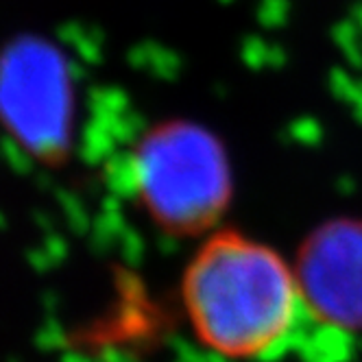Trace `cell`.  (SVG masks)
<instances>
[{
    "instance_id": "obj_1",
    "label": "cell",
    "mask_w": 362,
    "mask_h": 362,
    "mask_svg": "<svg viewBox=\"0 0 362 362\" xmlns=\"http://www.w3.org/2000/svg\"><path fill=\"white\" fill-rule=\"evenodd\" d=\"M181 297L201 343L227 358L271 360L313 332L297 271L240 234H218L197 251Z\"/></svg>"
},
{
    "instance_id": "obj_2",
    "label": "cell",
    "mask_w": 362,
    "mask_h": 362,
    "mask_svg": "<svg viewBox=\"0 0 362 362\" xmlns=\"http://www.w3.org/2000/svg\"><path fill=\"white\" fill-rule=\"evenodd\" d=\"M129 179L144 212L173 234H194L214 225L231 192L221 142L192 122L148 129L132 151Z\"/></svg>"
},
{
    "instance_id": "obj_3",
    "label": "cell",
    "mask_w": 362,
    "mask_h": 362,
    "mask_svg": "<svg viewBox=\"0 0 362 362\" xmlns=\"http://www.w3.org/2000/svg\"><path fill=\"white\" fill-rule=\"evenodd\" d=\"M74 118L64 57L44 40L22 37L0 55V122L42 162L64 158Z\"/></svg>"
},
{
    "instance_id": "obj_4",
    "label": "cell",
    "mask_w": 362,
    "mask_h": 362,
    "mask_svg": "<svg viewBox=\"0 0 362 362\" xmlns=\"http://www.w3.org/2000/svg\"><path fill=\"white\" fill-rule=\"evenodd\" d=\"M297 279L313 327L325 334L362 329V223L339 221L305 243Z\"/></svg>"
}]
</instances>
